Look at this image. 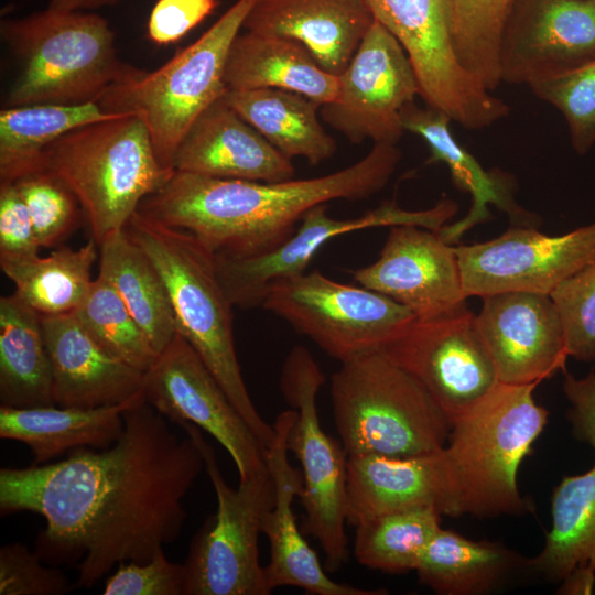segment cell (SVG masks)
Listing matches in <instances>:
<instances>
[{
	"instance_id": "obj_1",
	"label": "cell",
	"mask_w": 595,
	"mask_h": 595,
	"mask_svg": "<svg viewBox=\"0 0 595 595\" xmlns=\"http://www.w3.org/2000/svg\"><path fill=\"white\" fill-rule=\"evenodd\" d=\"M109 447H80L55 463L0 469L2 516L41 515L36 540L44 562H77L75 586L91 587L116 564L148 562L181 534L184 498L205 469L187 435L145 399L123 412Z\"/></svg>"
},
{
	"instance_id": "obj_2",
	"label": "cell",
	"mask_w": 595,
	"mask_h": 595,
	"mask_svg": "<svg viewBox=\"0 0 595 595\" xmlns=\"http://www.w3.org/2000/svg\"><path fill=\"white\" fill-rule=\"evenodd\" d=\"M400 160L396 144L374 143L353 165L304 180L257 182L175 171L138 210L191 232L215 256L251 257L283 244L313 206L378 193Z\"/></svg>"
},
{
	"instance_id": "obj_3",
	"label": "cell",
	"mask_w": 595,
	"mask_h": 595,
	"mask_svg": "<svg viewBox=\"0 0 595 595\" xmlns=\"http://www.w3.org/2000/svg\"><path fill=\"white\" fill-rule=\"evenodd\" d=\"M126 231L162 277L176 332L197 351L260 442L274 436L247 390L235 346L232 312L217 272L216 256L191 232L137 210Z\"/></svg>"
},
{
	"instance_id": "obj_4",
	"label": "cell",
	"mask_w": 595,
	"mask_h": 595,
	"mask_svg": "<svg viewBox=\"0 0 595 595\" xmlns=\"http://www.w3.org/2000/svg\"><path fill=\"white\" fill-rule=\"evenodd\" d=\"M0 35L18 63L7 107L98 102L144 72L119 57L109 22L93 12L47 7L2 20Z\"/></svg>"
},
{
	"instance_id": "obj_5",
	"label": "cell",
	"mask_w": 595,
	"mask_h": 595,
	"mask_svg": "<svg viewBox=\"0 0 595 595\" xmlns=\"http://www.w3.org/2000/svg\"><path fill=\"white\" fill-rule=\"evenodd\" d=\"M538 385L498 382L453 422L443 448L454 517L493 518L532 511L517 476L544 430L549 412L538 404Z\"/></svg>"
},
{
	"instance_id": "obj_6",
	"label": "cell",
	"mask_w": 595,
	"mask_h": 595,
	"mask_svg": "<svg viewBox=\"0 0 595 595\" xmlns=\"http://www.w3.org/2000/svg\"><path fill=\"white\" fill-rule=\"evenodd\" d=\"M347 455L415 456L442 450L451 421L431 394L382 351L340 363L329 385Z\"/></svg>"
},
{
	"instance_id": "obj_7",
	"label": "cell",
	"mask_w": 595,
	"mask_h": 595,
	"mask_svg": "<svg viewBox=\"0 0 595 595\" xmlns=\"http://www.w3.org/2000/svg\"><path fill=\"white\" fill-rule=\"evenodd\" d=\"M43 170L74 193L97 245L125 229L142 201L175 172L160 165L148 127L136 113L65 133L44 151Z\"/></svg>"
},
{
	"instance_id": "obj_8",
	"label": "cell",
	"mask_w": 595,
	"mask_h": 595,
	"mask_svg": "<svg viewBox=\"0 0 595 595\" xmlns=\"http://www.w3.org/2000/svg\"><path fill=\"white\" fill-rule=\"evenodd\" d=\"M256 2L237 0L167 63L111 87L98 101L109 112L136 113L143 119L165 171H175V155L185 134L228 89L224 77L228 52Z\"/></svg>"
},
{
	"instance_id": "obj_9",
	"label": "cell",
	"mask_w": 595,
	"mask_h": 595,
	"mask_svg": "<svg viewBox=\"0 0 595 595\" xmlns=\"http://www.w3.org/2000/svg\"><path fill=\"white\" fill-rule=\"evenodd\" d=\"M176 425L198 446L217 498L216 513L207 517L190 543L183 595H269L258 548L262 517L275 500L269 468L232 488L198 426L190 422Z\"/></svg>"
},
{
	"instance_id": "obj_10",
	"label": "cell",
	"mask_w": 595,
	"mask_h": 595,
	"mask_svg": "<svg viewBox=\"0 0 595 595\" xmlns=\"http://www.w3.org/2000/svg\"><path fill=\"white\" fill-rule=\"evenodd\" d=\"M324 381V374L306 348L296 346L289 353L282 366L280 389L295 411L286 447L301 465L303 486L299 497L305 515L303 530L321 545L325 570L336 572L348 559L345 531L348 455L320 422L316 398Z\"/></svg>"
},
{
	"instance_id": "obj_11",
	"label": "cell",
	"mask_w": 595,
	"mask_h": 595,
	"mask_svg": "<svg viewBox=\"0 0 595 595\" xmlns=\"http://www.w3.org/2000/svg\"><path fill=\"white\" fill-rule=\"evenodd\" d=\"M342 361L381 350L416 317L405 306L317 270L272 282L261 305Z\"/></svg>"
},
{
	"instance_id": "obj_12",
	"label": "cell",
	"mask_w": 595,
	"mask_h": 595,
	"mask_svg": "<svg viewBox=\"0 0 595 595\" xmlns=\"http://www.w3.org/2000/svg\"><path fill=\"white\" fill-rule=\"evenodd\" d=\"M366 2L374 19L405 50L428 106L469 130L487 128L509 115V107L461 64L450 0Z\"/></svg>"
},
{
	"instance_id": "obj_13",
	"label": "cell",
	"mask_w": 595,
	"mask_h": 595,
	"mask_svg": "<svg viewBox=\"0 0 595 595\" xmlns=\"http://www.w3.org/2000/svg\"><path fill=\"white\" fill-rule=\"evenodd\" d=\"M420 93L405 50L375 20L338 76L336 98L321 107L320 116L353 143L396 144L404 132L402 109Z\"/></svg>"
},
{
	"instance_id": "obj_14",
	"label": "cell",
	"mask_w": 595,
	"mask_h": 595,
	"mask_svg": "<svg viewBox=\"0 0 595 595\" xmlns=\"http://www.w3.org/2000/svg\"><path fill=\"white\" fill-rule=\"evenodd\" d=\"M142 392L170 422H190L219 442L231 456L239 480L268 467L266 446L178 333L144 372Z\"/></svg>"
},
{
	"instance_id": "obj_15",
	"label": "cell",
	"mask_w": 595,
	"mask_h": 595,
	"mask_svg": "<svg viewBox=\"0 0 595 595\" xmlns=\"http://www.w3.org/2000/svg\"><path fill=\"white\" fill-rule=\"evenodd\" d=\"M380 351L421 383L451 424L499 382L467 306L415 318Z\"/></svg>"
},
{
	"instance_id": "obj_16",
	"label": "cell",
	"mask_w": 595,
	"mask_h": 595,
	"mask_svg": "<svg viewBox=\"0 0 595 595\" xmlns=\"http://www.w3.org/2000/svg\"><path fill=\"white\" fill-rule=\"evenodd\" d=\"M455 250L467 298L508 291L550 295L595 260V221L559 236L513 225L491 240Z\"/></svg>"
},
{
	"instance_id": "obj_17",
	"label": "cell",
	"mask_w": 595,
	"mask_h": 595,
	"mask_svg": "<svg viewBox=\"0 0 595 595\" xmlns=\"http://www.w3.org/2000/svg\"><path fill=\"white\" fill-rule=\"evenodd\" d=\"M456 212L457 205L450 199L424 210H407L396 202H386L361 216L337 219L328 215L325 204H318L304 214L294 234L277 248L251 257L216 256L217 272L234 306H260L272 282L304 273L320 248L335 237L398 225L439 231Z\"/></svg>"
},
{
	"instance_id": "obj_18",
	"label": "cell",
	"mask_w": 595,
	"mask_h": 595,
	"mask_svg": "<svg viewBox=\"0 0 595 595\" xmlns=\"http://www.w3.org/2000/svg\"><path fill=\"white\" fill-rule=\"evenodd\" d=\"M498 57L500 82L528 86L595 60V1L515 0Z\"/></svg>"
},
{
	"instance_id": "obj_19",
	"label": "cell",
	"mask_w": 595,
	"mask_h": 595,
	"mask_svg": "<svg viewBox=\"0 0 595 595\" xmlns=\"http://www.w3.org/2000/svg\"><path fill=\"white\" fill-rule=\"evenodd\" d=\"M350 274L359 285L405 306L418 320L467 306L455 246L420 226L390 227L378 259Z\"/></svg>"
},
{
	"instance_id": "obj_20",
	"label": "cell",
	"mask_w": 595,
	"mask_h": 595,
	"mask_svg": "<svg viewBox=\"0 0 595 595\" xmlns=\"http://www.w3.org/2000/svg\"><path fill=\"white\" fill-rule=\"evenodd\" d=\"M482 301L475 323L499 382L539 385L565 370L564 331L550 295L508 291Z\"/></svg>"
},
{
	"instance_id": "obj_21",
	"label": "cell",
	"mask_w": 595,
	"mask_h": 595,
	"mask_svg": "<svg viewBox=\"0 0 595 595\" xmlns=\"http://www.w3.org/2000/svg\"><path fill=\"white\" fill-rule=\"evenodd\" d=\"M295 411L280 412L273 422L274 436L267 450V465L275 484V500L261 520V533L270 548L264 574L269 589L295 586L313 595H381L386 589H367L333 581L301 533L293 501L303 486L302 472L289 459L286 437Z\"/></svg>"
},
{
	"instance_id": "obj_22",
	"label": "cell",
	"mask_w": 595,
	"mask_h": 595,
	"mask_svg": "<svg viewBox=\"0 0 595 595\" xmlns=\"http://www.w3.org/2000/svg\"><path fill=\"white\" fill-rule=\"evenodd\" d=\"M55 405L99 408L142 392L144 372L107 351L74 313L41 315Z\"/></svg>"
},
{
	"instance_id": "obj_23",
	"label": "cell",
	"mask_w": 595,
	"mask_h": 595,
	"mask_svg": "<svg viewBox=\"0 0 595 595\" xmlns=\"http://www.w3.org/2000/svg\"><path fill=\"white\" fill-rule=\"evenodd\" d=\"M223 97L187 131L177 149L174 170L257 182L292 180L295 170L291 159L278 151Z\"/></svg>"
},
{
	"instance_id": "obj_24",
	"label": "cell",
	"mask_w": 595,
	"mask_h": 595,
	"mask_svg": "<svg viewBox=\"0 0 595 595\" xmlns=\"http://www.w3.org/2000/svg\"><path fill=\"white\" fill-rule=\"evenodd\" d=\"M444 448V447H443ZM443 448L415 456L349 455L347 523L401 509L433 506L454 517Z\"/></svg>"
},
{
	"instance_id": "obj_25",
	"label": "cell",
	"mask_w": 595,
	"mask_h": 595,
	"mask_svg": "<svg viewBox=\"0 0 595 595\" xmlns=\"http://www.w3.org/2000/svg\"><path fill=\"white\" fill-rule=\"evenodd\" d=\"M374 21L366 0H257L242 29L293 40L339 76Z\"/></svg>"
},
{
	"instance_id": "obj_26",
	"label": "cell",
	"mask_w": 595,
	"mask_h": 595,
	"mask_svg": "<svg viewBox=\"0 0 595 595\" xmlns=\"http://www.w3.org/2000/svg\"><path fill=\"white\" fill-rule=\"evenodd\" d=\"M404 131L421 137L430 149L428 163H444L456 187L472 197L469 212L462 219L444 225L439 231L447 244H456L461 237L478 224L491 218L489 205L505 212L513 225L533 226L537 217L519 206L513 197L510 175L500 171H487L454 138L443 111L415 102L407 105L401 112Z\"/></svg>"
},
{
	"instance_id": "obj_27",
	"label": "cell",
	"mask_w": 595,
	"mask_h": 595,
	"mask_svg": "<svg viewBox=\"0 0 595 595\" xmlns=\"http://www.w3.org/2000/svg\"><path fill=\"white\" fill-rule=\"evenodd\" d=\"M144 399L143 392L129 400L99 408L0 407V437L24 443L34 464H45L80 447L104 450L123 430V412Z\"/></svg>"
},
{
	"instance_id": "obj_28",
	"label": "cell",
	"mask_w": 595,
	"mask_h": 595,
	"mask_svg": "<svg viewBox=\"0 0 595 595\" xmlns=\"http://www.w3.org/2000/svg\"><path fill=\"white\" fill-rule=\"evenodd\" d=\"M224 77L228 89H284L321 107L338 93V76L323 69L303 45L249 31L239 33L231 43Z\"/></svg>"
},
{
	"instance_id": "obj_29",
	"label": "cell",
	"mask_w": 595,
	"mask_h": 595,
	"mask_svg": "<svg viewBox=\"0 0 595 595\" xmlns=\"http://www.w3.org/2000/svg\"><path fill=\"white\" fill-rule=\"evenodd\" d=\"M414 571L421 584L440 595H485L531 573L529 559L502 542L472 540L442 527Z\"/></svg>"
},
{
	"instance_id": "obj_30",
	"label": "cell",
	"mask_w": 595,
	"mask_h": 595,
	"mask_svg": "<svg viewBox=\"0 0 595 595\" xmlns=\"http://www.w3.org/2000/svg\"><path fill=\"white\" fill-rule=\"evenodd\" d=\"M223 98L286 158L316 165L335 154L336 142L318 118L321 106L306 96L255 88L227 89Z\"/></svg>"
},
{
	"instance_id": "obj_31",
	"label": "cell",
	"mask_w": 595,
	"mask_h": 595,
	"mask_svg": "<svg viewBox=\"0 0 595 595\" xmlns=\"http://www.w3.org/2000/svg\"><path fill=\"white\" fill-rule=\"evenodd\" d=\"M0 404L55 405L41 315L15 292L0 299Z\"/></svg>"
},
{
	"instance_id": "obj_32",
	"label": "cell",
	"mask_w": 595,
	"mask_h": 595,
	"mask_svg": "<svg viewBox=\"0 0 595 595\" xmlns=\"http://www.w3.org/2000/svg\"><path fill=\"white\" fill-rule=\"evenodd\" d=\"M98 247V275L112 285L160 354L177 333L162 277L126 229L109 235Z\"/></svg>"
},
{
	"instance_id": "obj_33",
	"label": "cell",
	"mask_w": 595,
	"mask_h": 595,
	"mask_svg": "<svg viewBox=\"0 0 595 595\" xmlns=\"http://www.w3.org/2000/svg\"><path fill=\"white\" fill-rule=\"evenodd\" d=\"M99 102L35 104L0 111V182L43 170L44 151L79 127L117 118Z\"/></svg>"
},
{
	"instance_id": "obj_34",
	"label": "cell",
	"mask_w": 595,
	"mask_h": 595,
	"mask_svg": "<svg viewBox=\"0 0 595 595\" xmlns=\"http://www.w3.org/2000/svg\"><path fill=\"white\" fill-rule=\"evenodd\" d=\"M529 566L554 583L577 566L595 572V464L583 474L564 476L553 488L551 527Z\"/></svg>"
},
{
	"instance_id": "obj_35",
	"label": "cell",
	"mask_w": 595,
	"mask_h": 595,
	"mask_svg": "<svg viewBox=\"0 0 595 595\" xmlns=\"http://www.w3.org/2000/svg\"><path fill=\"white\" fill-rule=\"evenodd\" d=\"M97 242L91 238L78 249L62 247L46 257L0 261L15 293L40 315L73 313L86 298L94 280Z\"/></svg>"
},
{
	"instance_id": "obj_36",
	"label": "cell",
	"mask_w": 595,
	"mask_h": 595,
	"mask_svg": "<svg viewBox=\"0 0 595 595\" xmlns=\"http://www.w3.org/2000/svg\"><path fill=\"white\" fill-rule=\"evenodd\" d=\"M442 513L433 506L391 511L356 523L354 555L359 564L388 574L414 571L441 528Z\"/></svg>"
},
{
	"instance_id": "obj_37",
	"label": "cell",
	"mask_w": 595,
	"mask_h": 595,
	"mask_svg": "<svg viewBox=\"0 0 595 595\" xmlns=\"http://www.w3.org/2000/svg\"><path fill=\"white\" fill-rule=\"evenodd\" d=\"M452 35L461 64L488 90L500 82L499 44L515 0H450Z\"/></svg>"
},
{
	"instance_id": "obj_38",
	"label": "cell",
	"mask_w": 595,
	"mask_h": 595,
	"mask_svg": "<svg viewBox=\"0 0 595 595\" xmlns=\"http://www.w3.org/2000/svg\"><path fill=\"white\" fill-rule=\"evenodd\" d=\"M73 313L107 351L140 371L145 372L158 358L147 334L102 277L97 275Z\"/></svg>"
},
{
	"instance_id": "obj_39",
	"label": "cell",
	"mask_w": 595,
	"mask_h": 595,
	"mask_svg": "<svg viewBox=\"0 0 595 595\" xmlns=\"http://www.w3.org/2000/svg\"><path fill=\"white\" fill-rule=\"evenodd\" d=\"M13 183L26 205L41 248L61 244L76 229L80 204L57 175L41 170Z\"/></svg>"
},
{
	"instance_id": "obj_40",
	"label": "cell",
	"mask_w": 595,
	"mask_h": 595,
	"mask_svg": "<svg viewBox=\"0 0 595 595\" xmlns=\"http://www.w3.org/2000/svg\"><path fill=\"white\" fill-rule=\"evenodd\" d=\"M529 87L565 118L576 153L584 155L588 152L595 144V60L570 72L537 80Z\"/></svg>"
},
{
	"instance_id": "obj_41",
	"label": "cell",
	"mask_w": 595,
	"mask_h": 595,
	"mask_svg": "<svg viewBox=\"0 0 595 595\" xmlns=\"http://www.w3.org/2000/svg\"><path fill=\"white\" fill-rule=\"evenodd\" d=\"M550 296L561 318L569 356L595 361V260L561 282Z\"/></svg>"
},
{
	"instance_id": "obj_42",
	"label": "cell",
	"mask_w": 595,
	"mask_h": 595,
	"mask_svg": "<svg viewBox=\"0 0 595 595\" xmlns=\"http://www.w3.org/2000/svg\"><path fill=\"white\" fill-rule=\"evenodd\" d=\"M13 542L0 548V595H62L74 587L63 571Z\"/></svg>"
},
{
	"instance_id": "obj_43",
	"label": "cell",
	"mask_w": 595,
	"mask_h": 595,
	"mask_svg": "<svg viewBox=\"0 0 595 595\" xmlns=\"http://www.w3.org/2000/svg\"><path fill=\"white\" fill-rule=\"evenodd\" d=\"M184 563L169 561L160 549L148 562H123L106 580L105 595H183Z\"/></svg>"
},
{
	"instance_id": "obj_44",
	"label": "cell",
	"mask_w": 595,
	"mask_h": 595,
	"mask_svg": "<svg viewBox=\"0 0 595 595\" xmlns=\"http://www.w3.org/2000/svg\"><path fill=\"white\" fill-rule=\"evenodd\" d=\"M26 205L13 182H0V261L23 260L39 255Z\"/></svg>"
},
{
	"instance_id": "obj_45",
	"label": "cell",
	"mask_w": 595,
	"mask_h": 595,
	"mask_svg": "<svg viewBox=\"0 0 595 595\" xmlns=\"http://www.w3.org/2000/svg\"><path fill=\"white\" fill-rule=\"evenodd\" d=\"M216 7V0H158L148 19L147 35L158 45L175 43Z\"/></svg>"
},
{
	"instance_id": "obj_46",
	"label": "cell",
	"mask_w": 595,
	"mask_h": 595,
	"mask_svg": "<svg viewBox=\"0 0 595 595\" xmlns=\"http://www.w3.org/2000/svg\"><path fill=\"white\" fill-rule=\"evenodd\" d=\"M563 372V392L570 402L566 419L574 436L595 450V369L583 378Z\"/></svg>"
},
{
	"instance_id": "obj_47",
	"label": "cell",
	"mask_w": 595,
	"mask_h": 595,
	"mask_svg": "<svg viewBox=\"0 0 595 595\" xmlns=\"http://www.w3.org/2000/svg\"><path fill=\"white\" fill-rule=\"evenodd\" d=\"M558 594H592L595 585V572L589 566L573 569L561 582Z\"/></svg>"
},
{
	"instance_id": "obj_48",
	"label": "cell",
	"mask_w": 595,
	"mask_h": 595,
	"mask_svg": "<svg viewBox=\"0 0 595 595\" xmlns=\"http://www.w3.org/2000/svg\"><path fill=\"white\" fill-rule=\"evenodd\" d=\"M120 0H48L50 8L58 10L88 11L107 6H113Z\"/></svg>"
},
{
	"instance_id": "obj_49",
	"label": "cell",
	"mask_w": 595,
	"mask_h": 595,
	"mask_svg": "<svg viewBox=\"0 0 595 595\" xmlns=\"http://www.w3.org/2000/svg\"><path fill=\"white\" fill-rule=\"evenodd\" d=\"M595 1V0H594Z\"/></svg>"
}]
</instances>
